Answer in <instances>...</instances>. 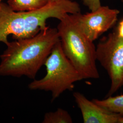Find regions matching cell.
Segmentation results:
<instances>
[{
  "mask_svg": "<svg viewBox=\"0 0 123 123\" xmlns=\"http://www.w3.org/2000/svg\"><path fill=\"white\" fill-rule=\"evenodd\" d=\"M60 41L57 28L49 27L28 38L9 42L0 55V76L20 78L36 76Z\"/></svg>",
  "mask_w": 123,
  "mask_h": 123,
  "instance_id": "cell-1",
  "label": "cell"
},
{
  "mask_svg": "<svg viewBox=\"0 0 123 123\" xmlns=\"http://www.w3.org/2000/svg\"><path fill=\"white\" fill-rule=\"evenodd\" d=\"M81 12L78 3L71 0H60L39 9L15 11L0 0V42L6 45L12 35L15 40L31 38L47 29V21L55 18L60 20L67 14Z\"/></svg>",
  "mask_w": 123,
  "mask_h": 123,
  "instance_id": "cell-2",
  "label": "cell"
},
{
  "mask_svg": "<svg viewBox=\"0 0 123 123\" xmlns=\"http://www.w3.org/2000/svg\"><path fill=\"white\" fill-rule=\"evenodd\" d=\"M67 14L57 26L63 51L83 79L99 78L96 49L93 42L80 31Z\"/></svg>",
  "mask_w": 123,
  "mask_h": 123,
  "instance_id": "cell-3",
  "label": "cell"
},
{
  "mask_svg": "<svg viewBox=\"0 0 123 123\" xmlns=\"http://www.w3.org/2000/svg\"><path fill=\"white\" fill-rule=\"evenodd\" d=\"M44 65L47 71L46 75L41 79L34 80L29 84L28 88L32 90L51 92L52 101L66 90L72 91L75 83L83 79L65 55L60 41L53 47Z\"/></svg>",
  "mask_w": 123,
  "mask_h": 123,
  "instance_id": "cell-4",
  "label": "cell"
},
{
  "mask_svg": "<svg viewBox=\"0 0 123 123\" xmlns=\"http://www.w3.org/2000/svg\"><path fill=\"white\" fill-rule=\"evenodd\" d=\"M96 49L97 61L105 69L111 80L107 96H112L123 86V38L113 31L101 40Z\"/></svg>",
  "mask_w": 123,
  "mask_h": 123,
  "instance_id": "cell-5",
  "label": "cell"
},
{
  "mask_svg": "<svg viewBox=\"0 0 123 123\" xmlns=\"http://www.w3.org/2000/svg\"><path fill=\"white\" fill-rule=\"evenodd\" d=\"M120 11L108 6H102L95 11L85 14H70L75 25L88 38L94 42L114 26Z\"/></svg>",
  "mask_w": 123,
  "mask_h": 123,
  "instance_id": "cell-6",
  "label": "cell"
},
{
  "mask_svg": "<svg viewBox=\"0 0 123 123\" xmlns=\"http://www.w3.org/2000/svg\"><path fill=\"white\" fill-rule=\"evenodd\" d=\"M73 96L81 112L84 123H118L119 119L122 116L88 100L80 92H74Z\"/></svg>",
  "mask_w": 123,
  "mask_h": 123,
  "instance_id": "cell-7",
  "label": "cell"
},
{
  "mask_svg": "<svg viewBox=\"0 0 123 123\" xmlns=\"http://www.w3.org/2000/svg\"><path fill=\"white\" fill-rule=\"evenodd\" d=\"M60 0H7V3L15 11L39 9Z\"/></svg>",
  "mask_w": 123,
  "mask_h": 123,
  "instance_id": "cell-8",
  "label": "cell"
},
{
  "mask_svg": "<svg viewBox=\"0 0 123 123\" xmlns=\"http://www.w3.org/2000/svg\"><path fill=\"white\" fill-rule=\"evenodd\" d=\"M92 101L110 112L123 116V94L114 97L110 96L104 99H93Z\"/></svg>",
  "mask_w": 123,
  "mask_h": 123,
  "instance_id": "cell-9",
  "label": "cell"
},
{
  "mask_svg": "<svg viewBox=\"0 0 123 123\" xmlns=\"http://www.w3.org/2000/svg\"><path fill=\"white\" fill-rule=\"evenodd\" d=\"M73 122L70 114L66 110L58 108L54 112H50L44 115L43 123H72Z\"/></svg>",
  "mask_w": 123,
  "mask_h": 123,
  "instance_id": "cell-10",
  "label": "cell"
},
{
  "mask_svg": "<svg viewBox=\"0 0 123 123\" xmlns=\"http://www.w3.org/2000/svg\"><path fill=\"white\" fill-rule=\"evenodd\" d=\"M83 3L91 12L95 11L101 6L100 0H83Z\"/></svg>",
  "mask_w": 123,
  "mask_h": 123,
  "instance_id": "cell-11",
  "label": "cell"
},
{
  "mask_svg": "<svg viewBox=\"0 0 123 123\" xmlns=\"http://www.w3.org/2000/svg\"><path fill=\"white\" fill-rule=\"evenodd\" d=\"M114 32L118 37L123 38V18L119 22Z\"/></svg>",
  "mask_w": 123,
  "mask_h": 123,
  "instance_id": "cell-12",
  "label": "cell"
},
{
  "mask_svg": "<svg viewBox=\"0 0 123 123\" xmlns=\"http://www.w3.org/2000/svg\"><path fill=\"white\" fill-rule=\"evenodd\" d=\"M118 123H123V116L121 117L119 119Z\"/></svg>",
  "mask_w": 123,
  "mask_h": 123,
  "instance_id": "cell-13",
  "label": "cell"
},
{
  "mask_svg": "<svg viewBox=\"0 0 123 123\" xmlns=\"http://www.w3.org/2000/svg\"><path fill=\"white\" fill-rule=\"evenodd\" d=\"M121 0L122 2H123V0Z\"/></svg>",
  "mask_w": 123,
  "mask_h": 123,
  "instance_id": "cell-14",
  "label": "cell"
}]
</instances>
